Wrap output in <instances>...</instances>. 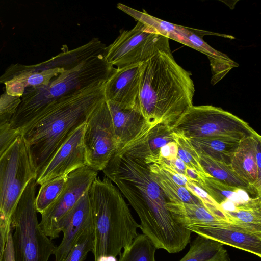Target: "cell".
Wrapping results in <instances>:
<instances>
[{
	"label": "cell",
	"mask_w": 261,
	"mask_h": 261,
	"mask_svg": "<svg viewBox=\"0 0 261 261\" xmlns=\"http://www.w3.org/2000/svg\"><path fill=\"white\" fill-rule=\"evenodd\" d=\"M93 231L83 234L64 261H84L92 249Z\"/></svg>",
	"instance_id": "cell-33"
},
{
	"label": "cell",
	"mask_w": 261,
	"mask_h": 261,
	"mask_svg": "<svg viewBox=\"0 0 261 261\" xmlns=\"http://www.w3.org/2000/svg\"><path fill=\"white\" fill-rule=\"evenodd\" d=\"M140 76V63L114 68L104 83L105 99L119 107L137 110Z\"/></svg>",
	"instance_id": "cell-15"
},
{
	"label": "cell",
	"mask_w": 261,
	"mask_h": 261,
	"mask_svg": "<svg viewBox=\"0 0 261 261\" xmlns=\"http://www.w3.org/2000/svg\"><path fill=\"white\" fill-rule=\"evenodd\" d=\"M89 191L85 192L64 218L63 237L56 246L55 261H64L84 233L93 231V221Z\"/></svg>",
	"instance_id": "cell-16"
},
{
	"label": "cell",
	"mask_w": 261,
	"mask_h": 261,
	"mask_svg": "<svg viewBox=\"0 0 261 261\" xmlns=\"http://www.w3.org/2000/svg\"><path fill=\"white\" fill-rule=\"evenodd\" d=\"M166 207L174 221L180 225H223L228 223L210 213L202 204L167 201Z\"/></svg>",
	"instance_id": "cell-21"
},
{
	"label": "cell",
	"mask_w": 261,
	"mask_h": 261,
	"mask_svg": "<svg viewBox=\"0 0 261 261\" xmlns=\"http://www.w3.org/2000/svg\"><path fill=\"white\" fill-rule=\"evenodd\" d=\"M185 227L197 235L261 257V226L228 223L218 226L188 225Z\"/></svg>",
	"instance_id": "cell-14"
},
{
	"label": "cell",
	"mask_w": 261,
	"mask_h": 261,
	"mask_svg": "<svg viewBox=\"0 0 261 261\" xmlns=\"http://www.w3.org/2000/svg\"><path fill=\"white\" fill-rule=\"evenodd\" d=\"M225 212L230 223L261 226L260 197H255L249 203Z\"/></svg>",
	"instance_id": "cell-29"
},
{
	"label": "cell",
	"mask_w": 261,
	"mask_h": 261,
	"mask_svg": "<svg viewBox=\"0 0 261 261\" xmlns=\"http://www.w3.org/2000/svg\"><path fill=\"white\" fill-rule=\"evenodd\" d=\"M173 136L178 147L177 157L187 167L196 172L203 180L212 177L204 171L201 165L198 152L188 139L181 134L174 132Z\"/></svg>",
	"instance_id": "cell-30"
},
{
	"label": "cell",
	"mask_w": 261,
	"mask_h": 261,
	"mask_svg": "<svg viewBox=\"0 0 261 261\" xmlns=\"http://www.w3.org/2000/svg\"><path fill=\"white\" fill-rule=\"evenodd\" d=\"M173 132L171 126L157 124L142 136L116 152L146 162L158 155L163 146L174 141Z\"/></svg>",
	"instance_id": "cell-19"
},
{
	"label": "cell",
	"mask_w": 261,
	"mask_h": 261,
	"mask_svg": "<svg viewBox=\"0 0 261 261\" xmlns=\"http://www.w3.org/2000/svg\"><path fill=\"white\" fill-rule=\"evenodd\" d=\"M93 221L94 261H108L121 254L139 234L135 220L121 193L107 177H97L89 190Z\"/></svg>",
	"instance_id": "cell-4"
},
{
	"label": "cell",
	"mask_w": 261,
	"mask_h": 261,
	"mask_svg": "<svg viewBox=\"0 0 261 261\" xmlns=\"http://www.w3.org/2000/svg\"><path fill=\"white\" fill-rule=\"evenodd\" d=\"M19 134L20 132L13 128L10 122L0 126V156Z\"/></svg>",
	"instance_id": "cell-35"
},
{
	"label": "cell",
	"mask_w": 261,
	"mask_h": 261,
	"mask_svg": "<svg viewBox=\"0 0 261 261\" xmlns=\"http://www.w3.org/2000/svg\"><path fill=\"white\" fill-rule=\"evenodd\" d=\"M229 259L222 244L198 235L179 261H226Z\"/></svg>",
	"instance_id": "cell-26"
},
{
	"label": "cell",
	"mask_w": 261,
	"mask_h": 261,
	"mask_svg": "<svg viewBox=\"0 0 261 261\" xmlns=\"http://www.w3.org/2000/svg\"><path fill=\"white\" fill-rule=\"evenodd\" d=\"M198 153L201 166L212 177L226 185L242 189L256 197H260L251 186L233 171L230 164L213 159L204 153Z\"/></svg>",
	"instance_id": "cell-25"
},
{
	"label": "cell",
	"mask_w": 261,
	"mask_h": 261,
	"mask_svg": "<svg viewBox=\"0 0 261 261\" xmlns=\"http://www.w3.org/2000/svg\"><path fill=\"white\" fill-rule=\"evenodd\" d=\"M85 126L86 122L69 135L36 178V184L41 185L54 178L67 175L88 165L84 143Z\"/></svg>",
	"instance_id": "cell-13"
},
{
	"label": "cell",
	"mask_w": 261,
	"mask_h": 261,
	"mask_svg": "<svg viewBox=\"0 0 261 261\" xmlns=\"http://www.w3.org/2000/svg\"><path fill=\"white\" fill-rule=\"evenodd\" d=\"M20 101V96L10 95L6 91L0 95V126L10 122Z\"/></svg>",
	"instance_id": "cell-34"
},
{
	"label": "cell",
	"mask_w": 261,
	"mask_h": 261,
	"mask_svg": "<svg viewBox=\"0 0 261 261\" xmlns=\"http://www.w3.org/2000/svg\"><path fill=\"white\" fill-rule=\"evenodd\" d=\"M156 249L146 236L138 234L133 242L124 249L118 261H155Z\"/></svg>",
	"instance_id": "cell-28"
},
{
	"label": "cell",
	"mask_w": 261,
	"mask_h": 261,
	"mask_svg": "<svg viewBox=\"0 0 261 261\" xmlns=\"http://www.w3.org/2000/svg\"><path fill=\"white\" fill-rule=\"evenodd\" d=\"M67 175L54 178L40 185L35 199L37 212L42 214L56 200L64 187Z\"/></svg>",
	"instance_id": "cell-31"
},
{
	"label": "cell",
	"mask_w": 261,
	"mask_h": 261,
	"mask_svg": "<svg viewBox=\"0 0 261 261\" xmlns=\"http://www.w3.org/2000/svg\"><path fill=\"white\" fill-rule=\"evenodd\" d=\"M188 140L198 152L204 153L213 159L227 164H230L240 142L218 137L196 138Z\"/></svg>",
	"instance_id": "cell-24"
},
{
	"label": "cell",
	"mask_w": 261,
	"mask_h": 261,
	"mask_svg": "<svg viewBox=\"0 0 261 261\" xmlns=\"http://www.w3.org/2000/svg\"><path fill=\"white\" fill-rule=\"evenodd\" d=\"M188 139L223 138L240 141L257 133L249 125L221 108L211 105L190 107L172 126Z\"/></svg>",
	"instance_id": "cell-8"
},
{
	"label": "cell",
	"mask_w": 261,
	"mask_h": 261,
	"mask_svg": "<svg viewBox=\"0 0 261 261\" xmlns=\"http://www.w3.org/2000/svg\"><path fill=\"white\" fill-rule=\"evenodd\" d=\"M261 137L259 134L240 141L230 165L233 171L246 181L260 196Z\"/></svg>",
	"instance_id": "cell-17"
},
{
	"label": "cell",
	"mask_w": 261,
	"mask_h": 261,
	"mask_svg": "<svg viewBox=\"0 0 261 261\" xmlns=\"http://www.w3.org/2000/svg\"><path fill=\"white\" fill-rule=\"evenodd\" d=\"M98 172L86 165L67 175L64 187L56 200L41 214L42 231L51 240L59 237L65 217L82 196L88 191Z\"/></svg>",
	"instance_id": "cell-11"
},
{
	"label": "cell",
	"mask_w": 261,
	"mask_h": 261,
	"mask_svg": "<svg viewBox=\"0 0 261 261\" xmlns=\"http://www.w3.org/2000/svg\"><path fill=\"white\" fill-rule=\"evenodd\" d=\"M201 188L219 205L228 200L239 206L249 203L253 199L246 191L223 184L212 177L204 178Z\"/></svg>",
	"instance_id": "cell-27"
},
{
	"label": "cell",
	"mask_w": 261,
	"mask_h": 261,
	"mask_svg": "<svg viewBox=\"0 0 261 261\" xmlns=\"http://www.w3.org/2000/svg\"><path fill=\"white\" fill-rule=\"evenodd\" d=\"M191 73L174 59L167 40L140 63L137 110L152 126H172L193 106L195 93Z\"/></svg>",
	"instance_id": "cell-2"
},
{
	"label": "cell",
	"mask_w": 261,
	"mask_h": 261,
	"mask_svg": "<svg viewBox=\"0 0 261 261\" xmlns=\"http://www.w3.org/2000/svg\"><path fill=\"white\" fill-rule=\"evenodd\" d=\"M113 69L101 54L89 58L72 68L64 70L48 85L33 88L38 96L24 97L23 107L26 116L32 119L47 103L95 82L106 80Z\"/></svg>",
	"instance_id": "cell-7"
},
{
	"label": "cell",
	"mask_w": 261,
	"mask_h": 261,
	"mask_svg": "<svg viewBox=\"0 0 261 261\" xmlns=\"http://www.w3.org/2000/svg\"><path fill=\"white\" fill-rule=\"evenodd\" d=\"M105 81L95 82L47 103L20 132L29 147L36 178L69 135L86 122L90 112L105 98Z\"/></svg>",
	"instance_id": "cell-3"
},
{
	"label": "cell",
	"mask_w": 261,
	"mask_h": 261,
	"mask_svg": "<svg viewBox=\"0 0 261 261\" xmlns=\"http://www.w3.org/2000/svg\"><path fill=\"white\" fill-rule=\"evenodd\" d=\"M36 185V178L29 181L12 217L14 261H48L56 248L39 226L35 206Z\"/></svg>",
	"instance_id": "cell-6"
},
{
	"label": "cell",
	"mask_w": 261,
	"mask_h": 261,
	"mask_svg": "<svg viewBox=\"0 0 261 261\" xmlns=\"http://www.w3.org/2000/svg\"><path fill=\"white\" fill-rule=\"evenodd\" d=\"M12 230H10L5 247L3 261H14V249L12 242Z\"/></svg>",
	"instance_id": "cell-37"
},
{
	"label": "cell",
	"mask_w": 261,
	"mask_h": 261,
	"mask_svg": "<svg viewBox=\"0 0 261 261\" xmlns=\"http://www.w3.org/2000/svg\"><path fill=\"white\" fill-rule=\"evenodd\" d=\"M178 147L175 141L163 146L160 150L159 155L164 159L171 160L177 156Z\"/></svg>",
	"instance_id": "cell-36"
},
{
	"label": "cell",
	"mask_w": 261,
	"mask_h": 261,
	"mask_svg": "<svg viewBox=\"0 0 261 261\" xmlns=\"http://www.w3.org/2000/svg\"><path fill=\"white\" fill-rule=\"evenodd\" d=\"M147 165L152 179L161 188L168 201L201 204L184 187L177 184L171 175L159 165L155 163Z\"/></svg>",
	"instance_id": "cell-23"
},
{
	"label": "cell",
	"mask_w": 261,
	"mask_h": 261,
	"mask_svg": "<svg viewBox=\"0 0 261 261\" xmlns=\"http://www.w3.org/2000/svg\"><path fill=\"white\" fill-rule=\"evenodd\" d=\"M153 27L159 34L169 39L179 42L207 55L212 67V81L215 83L224 77L231 69L238 66L227 55L214 49L203 40V37L207 35L233 39L232 36L185 27L159 18L154 19Z\"/></svg>",
	"instance_id": "cell-12"
},
{
	"label": "cell",
	"mask_w": 261,
	"mask_h": 261,
	"mask_svg": "<svg viewBox=\"0 0 261 261\" xmlns=\"http://www.w3.org/2000/svg\"><path fill=\"white\" fill-rule=\"evenodd\" d=\"M210 213L230 223L224 210L204 190L187 179L184 187Z\"/></svg>",
	"instance_id": "cell-32"
},
{
	"label": "cell",
	"mask_w": 261,
	"mask_h": 261,
	"mask_svg": "<svg viewBox=\"0 0 261 261\" xmlns=\"http://www.w3.org/2000/svg\"><path fill=\"white\" fill-rule=\"evenodd\" d=\"M64 69L62 68H32L21 70L12 77L0 80L5 85L6 92L11 96H21L28 87L37 88L48 85L51 81Z\"/></svg>",
	"instance_id": "cell-20"
},
{
	"label": "cell",
	"mask_w": 261,
	"mask_h": 261,
	"mask_svg": "<svg viewBox=\"0 0 261 261\" xmlns=\"http://www.w3.org/2000/svg\"><path fill=\"white\" fill-rule=\"evenodd\" d=\"M106 47L99 39L94 38L77 48L61 53L41 66L44 68L59 67L69 69L89 58L104 55Z\"/></svg>",
	"instance_id": "cell-22"
},
{
	"label": "cell",
	"mask_w": 261,
	"mask_h": 261,
	"mask_svg": "<svg viewBox=\"0 0 261 261\" xmlns=\"http://www.w3.org/2000/svg\"><path fill=\"white\" fill-rule=\"evenodd\" d=\"M167 40V37L137 21L130 30L121 31L106 47L104 58L114 68L140 64L151 57Z\"/></svg>",
	"instance_id": "cell-9"
},
{
	"label": "cell",
	"mask_w": 261,
	"mask_h": 261,
	"mask_svg": "<svg viewBox=\"0 0 261 261\" xmlns=\"http://www.w3.org/2000/svg\"><path fill=\"white\" fill-rule=\"evenodd\" d=\"M226 261H231V260H230V259H228V260H226Z\"/></svg>",
	"instance_id": "cell-38"
},
{
	"label": "cell",
	"mask_w": 261,
	"mask_h": 261,
	"mask_svg": "<svg viewBox=\"0 0 261 261\" xmlns=\"http://www.w3.org/2000/svg\"><path fill=\"white\" fill-rule=\"evenodd\" d=\"M36 171L20 135L0 156V261H3L11 220L20 198Z\"/></svg>",
	"instance_id": "cell-5"
},
{
	"label": "cell",
	"mask_w": 261,
	"mask_h": 261,
	"mask_svg": "<svg viewBox=\"0 0 261 261\" xmlns=\"http://www.w3.org/2000/svg\"><path fill=\"white\" fill-rule=\"evenodd\" d=\"M102 172L137 213L143 234L156 249L175 253L185 248L191 231L173 219L165 196L143 160L116 152Z\"/></svg>",
	"instance_id": "cell-1"
},
{
	"label": "cell",
	"mask_w": 261,
	"mask_h": 261,
	"mask_svg": "<svg viewBox=\"0 0 261 261\" xmlns=\"http://www.w3.org/2000/svg\"><path fill=\"white\" fill-rule=\"evenodd\" d=\"M88 165L103 171L117 150V143L108 102L103 99L88 115L84 134Z\"/></svg>",
	"instance_id": "cell-10"
},
{
	"label": "cell",
	"mask_w": 261,
	"mask_h": 261,
	"mask_svg": "<svg viewBox=\"0 0 261 261\" xmlns=\"http://www.w3.org/2000/svg\"><path fill=\"white\" fill-rule=\"evenodd\" d=\"M108 103L117 143L116 152L121 150L153 127L138 111L122 108L108 102Z\"/></svg>",
	"instance_id": "cell-18"
}]
</instances>
